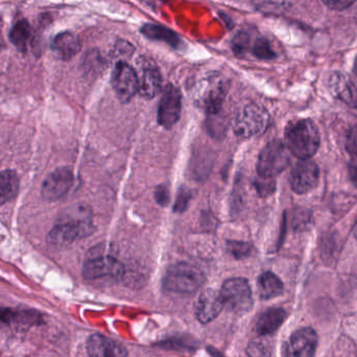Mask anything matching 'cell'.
<instances>
[{"label":"cell","mask_w":357,"mask_h":357,"mask_svg":"<svg viewBox=\"0 0 357 357\" xmlns=\"http://www.w3.org/2000/svg\"><path fill=\"white\" fill-rule=\"evenodd\" d=\"M318 126L310 119H297L285 129V145L289 152L299 159H310L320 148Z\"/></svg>","instance_id":"obj_1"},{"label":"cell","mask_w":357,"mask_h":357,"mask_svg":"<svg viewBox=\"0 0 357 357\" xmlns=\"http://www.w3.org/2000/svg\"><path fill=\"white\" fill-rule=\"evenodd\" d=\"M205 275L193 264L180 262L169 266L163 278V287L172 293L190 295L201 289Z\"/></svg>","instance_id":"obj_2"},{"label":"cell","mask_w":357,"mask_h":357,"mask_svg":"<svg viewBox=\"0 0 357 357\" xmlns=\"http://www.w3.org/2000/svg\"><path fill=\"white\" fill-rule=\"evenodd\" d=\"M270 115L264 107L250 103L237 111L232 127L237 136L249 138L266 131L270 125Z\"/></svg>","instance_id":"obj_3"},{"label":"cell","mask_w":357,"mask_h":357,"mask_svg":"<svg viewBox=\"0 0 357 357\" xmlns=\"http://www.w3.org/2000/svg\"><path fill=\"white\" fill-rule=\"evenodd\" d=\"M291 159V153L285 143L279 140H272L262 149L258 157V176L274 178L289 167Z\"/></svg>","instance_id":"obj_4"},{"label":"cell","mask_w":357,"mask_h":357,"mask_svg":"<svg viewBox=\"0 0 357 357\" xmlns=\"http://www.w3.org/2000/svg\"><path fill=\"white\" fill-rule=\"evenodd\" d=\"M93 231V224L88 216L71 218L56 224L48 234L47 241L54 247H66L77 239L89 236Z\"/></svg>","instance_id":"obj_5"},{"label":"cell","mask_w":357,"mask_h":357,"mask_svg":"<svg viewBox=\"0 0 357 357\" xmlns=\"http://www.w3.org/2000/svg\"><path fill=\"white\" fill-rule=\"evenodd\" d=\"M220 293L225 307L231 312L245 314L253 307L251 287L245 279H229L222 284Z\"/></svg>","instance_id":"obj_6"},{"label":"cell","mask_w":357,"mask_h":357,"mask_svg":"<svg viewBox=\"0 0 357 357\" xmlns=\"http://www.w3.org/2000/svg\"><path fill=\"white\" fill-rule=\"evenodd\" d=\"M226 84L220 75L204 80L197 92V102L209 117H218L224 108Z\"/></svg>","instance_id":"obj_7"},{"label":"cell","mask_w":357,"mask_h":357,"mask_svg":"<svg viewBox=\"0 0 357 357\" xmlns=\"http://www.w3.org/2000/svg\"><path fill=\"white\" fill-rule=\"evenodd\" d=\"M112 87L119 101L129 102L138 92L137 71L126 61H119L112 73Z\"/></svg>","instance_id":"obj_8"},{"label":"cell","mask_w":357,"mask_h":357,"mask_svg":"<svg viewBox=\"0 0 357 357\" xmlns=\"http://www.w3.org/2000/svg\"><path fill=\"white\" fill-rule=\"evenodd\" d=\"M320 168L312 159H299L291 172V186L297 194H305L316 188Z\"/></svg>","instance_id":"obj_9"},{"label":"cell","mask_w":357,"mask_h":357,"mask_svg":"<svg viewBox=\"0 0 357 357\" xmlns=\"http://www.w3.org/2000/svg\"><path fill=\"white\" fill-rule=\"evenodd\" d=\"M82 272L86 280H96L107 277L119 279L125 275V266L111 256H100L86 261Z\"/></svg>","instance_id":"obj_10"},{"label":"cell","mask_w":357,"mask_h":357,"mask_svg":"<svg viewBox=\"0 0 357 357\" xmlns=\"http://www.w3.org/2000/svg\"><path fill=\"white\" fill-rule=\"evenodd\" d=\"M182 109V96L173 84H169L163 90L158 106V122L162 127L171 129L180 119Z\"/></svg>","instance_id":"obj_11"},{"label":"cell","mask_w":357,"mask_h":357,"mask_svg":"<svg viewBox=\"0 0 357 357\" xmlns=\"http://www.w3.org/2000/svg\"><path fill=\"white\" fill-rule=\"evenodd\" d=\"M138 92L146 99H153L160 92L162 77L158 66L150 59L138 60Z\"/></svg>","instance_id":"obj_12"},{"label":"cell","mask_w":357,"mask_h":357,"mask_svg":"<svg viewBox=\"0 0 357 357\" xmlns=\"http://www.w3.org/2000/svg\"><path fill=\"white\" fill-rule=\"evenodd\" d=\"M75 176L69 168H58L43 182L41 194L45 201H54L64 197L73 188Z\"/></svg>","instance_id":"obj_13"},{"label":"cell","mask_w":357,"mask_h":357,"mask_svg":"<svg viewBox=\"0 0 357 357\" xmlns=\"http://www.w3.org/2000/svg\"><path fill=\"white\" fill-rule=\"evenodd\" d=\"M318 346V335L312 328H302L289 337L283 348L284 357H314Z\"/></svg>","instance_id":"obj_14"},{"label":"cell","mask_w":357,"mask_h":357,"mask_svg":"<svg viewBox=\"0 0 357 357\" xmlns=\"http://www.w3.org/2000/svg\"><path fill=\"white\" fill-rule=\"evenodd\" d=\"M224 308V301L220 291L210 289H206L197 300L195 314L199 323L208 324L215 320Z\"/></svg>","instance_id":"obj_15"},{"label":"cell","mask_w":357,"mask_h":357,"mask_svg":"<svg viewBox=\"0 0 357 357\" xmlns=\"http://www.w3.org/2000/svg\"><path fill=\"white\" fill-rule=\"evenodd\" d=\"M89 357H128L125 346L102 335H92L87 341Z\"/></svg>","instance_id":"obj_16"},{"label":"cell","mask_w":357,"mask_h":357,"mask_svg":"<svg viewBox=\"0 0 357 357\" xmlns=\"http://www.w3.org/2000/svg\"><path fill=\"white\" fill-rule=\"evenodd\" d=\"M327 85L333 96L352 108L357 109V87L347 75L341 73H331Z\"/></svg>","instance_id":"obj_17"},{"label":"cell","mask_w":357,"mask_h":357,"mask_svg":"<svg viewBox=\"0 0 357 357\" xmlns=\"http://www.w3.org/2000/svg\"><path fill=\"white\" fill-rule=\"evenodd\" d=\"M52 48L61 60H70L81 50V42L75 34L63 31L52 39Z\"/></svg>","instance_id":"obj_18"},{"label":"cell","mask_w":357,"mask_h":357,"mask_svg":"<svg viewBox=\"0 0 357 357\" xmlns=\"http://www.w3.org/2000/svg\"><path fill=\"white\" fill-rule=\"evenodd\" d=\"M287 314L282 308H273L264 312L256 323L258 335L266 337L276 333L287 319Z\"/></svg>","instance_id":"obj_19"},{"label":"cell","mask_w":357,"mask_h":357,"mask_svg":"<svg viewBox=\"0 0 357 357\" xmlns=\"http://www.w3.org/2000/svg\"><path fill=\"white\" fill-rule=\"evenodd\" d=\"M142 33L144 37L149 38V39L165 42L173 48H180L181 43H182L177 34L165 25L146 23L142 25Z\"/></svg>","instance_id":"obj_20"},{"label":"cell","mask_w":357,"mask_h":357,"mask_svg":"<svg viewBox=\"0 0 357 357\" xmlns=\"http://www.w3.org/2000/svg\"><path fill=\"white\" fill-rule=\"evenodd\" d=\"M282 281L271 272H264L258 280V293L264 300H270L278 297L283 293Z\"/></svg>","instance_id":"obj_21"},{"label":"cell","mask_w":357,"mask_h":357,"mask_svg":"<svg viewBox=\"0 0 357 357\" xmlns=\"http://www.w3.org/2000/svg\"><path fill=\"white\" fill-rule=\"evenodd\" d=\"M19 186L20 182L16 172L12 170L0 172V205L8 203L17 196Z\"/></svg>","instance_id":"obj_22"},{"label":"cell","mask_w":357,"mask_h":357,"mask_svg":"<svg viewBox=\"0 0 357 357\" xmlns=\"http://www.w3.org/2000/svg\"><path fill=\"white\" fill-rule=\"evenodd\" d=\"M31 25L26 20L22 19L16 22V24L12 27L10 31V41L12 42L13 45L20 50V52H25L29 44V39H31Z\"/></svg>","instance_id":"obj_23"},{"label":"cell","mask_w":357,"mask_h":357,"mask_svg":"<svg viewBox=\"0 0 357 357\" xmlns=\"http://www.w3.org/2000/svg\"><path fill=\"white\" fill-rule=\"evenodd\" d=\"M250 52L260 60H272L276 58V52L273 50L271 42L264 37H253Z\"/></svg>","instance_id":"obj_24"},{"label":"cell","mask_w":357,"mask_h":357,"mask_svg":"<svg viewBox=\"0 0 357 357\" xmlns=\"http://www.w3.org/2000/svg\"><path fill=\"white\" fill-rule=\"evenodd\" d=\"M253 37L254 36L248 31H239L232 40V50L234 54L238 57H245L250 52Z\"/></svg>","instance_id":"obj_25"},{"label":"cell","mask_w":357,"mask_h":357,"mask_svg":"<svg viewBox=\"0 0 357 357\" xmlns=\"http://www.w3.org/2000/svg\"><path fill=\"white\" fill-rule=\"evenodd\" d=\"M227 249L229 253L236 258V259H243L248 257L251 253V245L247 242H241V241H229L227 243Z\"/></svg>","instance_id":"obj_26"},{"label":"cell","mask_w":357,"mask_h":357,"mask_svg":"<svg viewBox=\"0 0 357 357\" xmlns=\"http://www.w3.org/2000/svg\"><path fill=\"white\" fill-rule=\"evenodd\" d=\"M248 357H271V350L266 344L259 341H253L247 348Z\"/></svg>","instance_id":"obj_27"},{"label":"cell","mask_w":357,"mask_h":357,"mask_svg":"<svg viewBox=\"0 0 357 357\" xmlns=\"http://www.w3.org/2000/svg\"><path fill=\"white\" fill-rule=\"evenodd\" d=\"M255 187L260 196H268L274 192L276 189V182H275L274 178H264L258 176L255 182Z\"/></svg>","instance_id":"obj_28"},{"label":"cell","mask_w":357,"mask_h":357,"mask_svg":"<svg viewBox=\"0 0 357 357\" xmlns=\"http://www.w3.org/2000/svg\"><path fill=\"white\" fill-rule=\"evenodd\" d=\"M346 149L354 161H357V125L350 128L346 136Z\"/></svg>","instance_id":"obj_29"},{"label":"cell","mask_w":357,"mask_h":357,"mask_svg":"<svg viewBox=\"0 0 357 357\" xmlns=\"http://www.w3.org/2000/svg\"><path fill=\"white\" fill-rule=\"evenodd\" d=\"M191 199V192L188 189L182 188L178 192L177 199H176L175 212L178 213H182L188 207L189 201Z\"/></svg>","instance_id":"obj_30"},{"label":"cell","mask_w":357,"mask_h":357,"mask_svg":"<svg viewBox=\"0 0 357 357\" xmlns=\"http://www.w3.org/2000/svg\"><path fill=\"white\" fill-rule=\"evenodd\" d=\"M18 312L10 308L0 307V328L10 326L13 323H17Z\"/></svg>","instance_id":"obj_31"},{"label":"cell","mask_w":357,"mask_h":357,"mask_svg":"<svg viewBox=\"0 0 357 357\" xmlns=\"http://www.w3.org/2000/svg\"><path fill=\"white\" fill-rule=\"evenodd\" d=\"M155 199H156L157 203H158L159 205H162V207H165V205H169V188H167V186H165V184H160V186L157 187L156 190H155Z\"/></svg>","instance_id":"obj_32"},{"label":"cell","mask_w":357,"mask_h":357,"mask_svg":"<svg viewBox=\"0 0 357 357\" xmlns=\"http://www.w3.org/2000/svg\"><path fill=\"white\" fill-rule=\"evenodd\" d=\"M134 48L131 45V43L127 41H119L115 45L114 52L116 57H128L131 56L133 54Z\"/></svg>","instance_id":"obj_33"},{"label":"cell","mask_w":357,"mask_h":357,"mask_svg":"<svg viewBox=\"0 0 357 357\" xmlns=\"http://www.w3.org/2000/svg\"><path fill=\"white\" fill-rule=\"evenodd\" d=\"M324 3L326 4L329 8H331V10H342L349 8L352 4H354V2L342 0V1H324Z\"/></svg>","instance_id":"obj_34"},{"label":"cell","mask_w":357,"mask_h":357,"mask_svg":"<svg viewBox=\"0 0 357 357\" xmlns=\"http://www.w3.org/2000/svg\"><path fill=\"white\" fill-rule=\"evenodd\" d=\"M349 174L354 184L357 187V161H352L349 165Z\"/></svg>","instance_id":"obj_35"},{"label":"cell","mask_w":357,"mask_h":357,"mask_svg":"<svg viewBox=\"0 0 357 357\" xmlns=\"http://www.w3.org/2000/svg\"><path fill=\"white\" fill-rule=\"evenodd\" d=\"M354 71H356V73H357V58L356 60V63H354Z\"/></svg>","instance_id":"obj_36"}]
</instances>
